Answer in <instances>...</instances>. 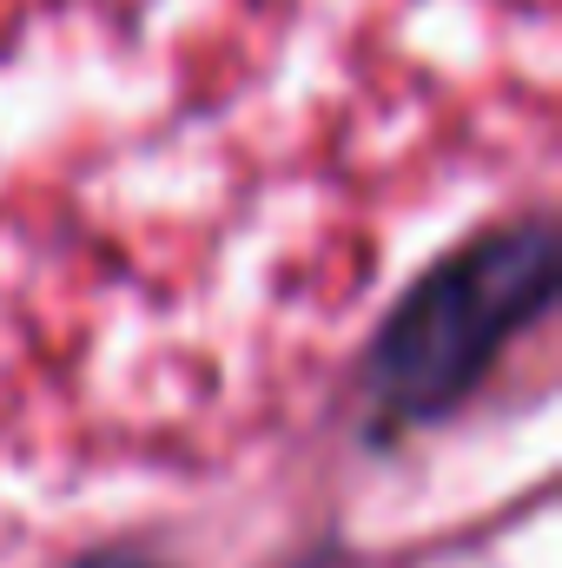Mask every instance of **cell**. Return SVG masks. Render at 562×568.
Returning <instances> with one entry per match:
<instances>
[{
    "instance_id": "6da1fadb",
    "label": "cell",
    "mask_w": 562,
    "mask_h": 568,
    "mask_svg": "<svg viewBox=\"0 0 562 568\" xmlns=\"http://www.w3.org/2000/svg\"><path fill=\"white\" fill-rule=\"evenodd\" d=\"M556 291V245L550 225H523L503 239H483L476 252L450 258L418 284L404 317L384 331L378 351V410L391 424H423L450 410L483 364L523 331Z\"/></svg>"
}]
</instances>
